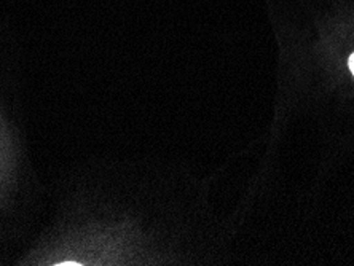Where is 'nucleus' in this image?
<instances>
[{"instance_id":"f257e3e1","label":"nucleus","mask_w":354,"mask_h":266,"mask_svg":"<svg viewBox=\"0 0 354 266\" xmlns=\"http://www.w3.org/2000/svg\"><path fill=\"white\" fill-rule=\"evenodd\" d=\"M350 70L353 72V75H354V53L350 57Z\"/></svg>"}]
</instances>
